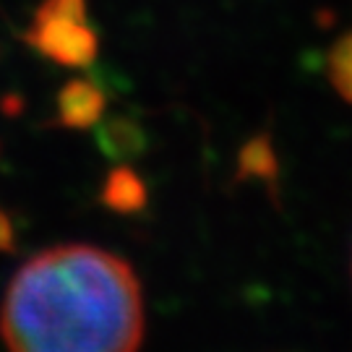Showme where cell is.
Here are the masks:
<instances>
[{"mask_svg":"<svg viewBox=\"0 0 352 352\" xmlns=\"http://www.w3.org/2000/svg\"><path fill=\"white\" fill-rule=\"evenodd\" d=\"M0 334L11 352H139V277L123 258L94 245L50 248L11 279Z\"/></svg>","mask_w":352,"mask_h":352,"instance_id":"6da1fadb","label":"cell"},{"mask_svg":"<svg viewBox=\"0 0 352 352\" xmlns=\"http://www.w3.org/2000/svg\"><path fill=\"white\" fill-rule=\"evenodd\" d=\"M26 42L45 58L68 68H84L100 50L97 32L87 19H34Z\"/></svg>","mask_w":352,"mask_h":352,"instance_id":"7a4b0ae2","label":"cell"},{"mask_svg":"<svg viewBox=\"0 0 352 352\" xmlns=\"http://www.w3.org/2000/svg\"><path fill=\"white\" fill-rule=\"evenodd\" d=\"M327 76L334 91L352 104V32L331 45L327 55Z\"/></svg>","mask_w":352,"mask_h":352,"instance_id":"5b68a950","label":"cell"},{"mask_svg":"<svg viewBox=\"0 0 352 352\" xmlns=\"http://www.w3.org/2000/svg\"><path fill=\"white\" fill-rule=\"evenodd\" d=\"M104 204L115 209V212H136L146 201V188L141 183V177L128 170V167H118L110 173L107 183H104V193H102Z\"/></svg>","mask_w":352,"mask_h":352,"instance_id":"277c9868","label":"cell"},{"mask_svg":"<svg viewBox=\"0 0 352 352\" xmlns=\"http://www.w3.org/2000/svg\"><path fill=\"white\" fill-rule=\"evenodd\" d=\"M34 19H87V0H42Z\"/></svg>","mask_w":352,"mask_h":352,"instance_id":"8992f818","label":"cell"},{"mask_svg":"<svg viewBox=\"0 0 352 352\" xmlns=\"http://www.w3.org/2000/svg\"><path fill=\"white\" fill-rule=\"evenodd\" d=\"M104 113V94L89 81H71L58 97V118L63 126L84 128Z\"/></svg>","mask_w":352,"mask_h":352,"instance_id":"3957f363","label":"cell"}]
</instances>
